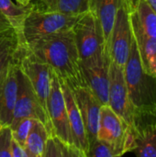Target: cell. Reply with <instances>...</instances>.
I'll use <instances>...</instances> for the list:
<instances>
[{"instance_id": "cell-1", "label": "cell", "mask_w": 156, "mask_h": 157, "mask_svg": "<svg viewBox=\"0 0 156 157\" xmlns=\"http://www.w3.org/2000/svg\"><path fill=\"white\" fill-rule=\"evenodd\" d=\"M26 44L70 87L86 85L73 29L53 33Z\"/></svg>"}, {"instance_id": "cell-2", "label": "cell", "mask_w": 156, "mask_h": 157, "mask_svg": "<svg viewBox=\"0 0 156 157\" xmlns=\"http://www.w3.org/2000/svg\"><path fill=\"white\" fill-rule=\"evenodd\" d=\"M123 72L135 111L156 113V76L147 74L143 68L133 36Z\"/></svg>"}, {"instance_id": "cell-3", "label": "cell", "mask_w": 156, "mask_h": 157, "mask_svg": "<svg viewBox=\"0 0 156 157\" xmlns=\"http://www.w3.org/2000/svg\"><path fill=\"white\" fill-rule=\"evenodd\" d=\"M81 16L40 9L34 4L32 10L24 21L23 39L26 43H29L53 33L70 30Z\"/></svg>"}, {"instance_id": "cell-4", "label": "cell", "mask_w": 156, "mask_h": 157, "mask_svg": "<svg viewBox=\"0 0 156 157\" xmlns=\"http://www.w3.org/2000/svg\"><path fill=\"white\" fill-rule=\"evenodd\" d=\"M97 138L109 144L120 156L132 152L135 146L134 132L108 104L100 108Z\"/></svg>"}, {"instance_id": "cell-5", "label": "cell", "mask_w": 156, "mask_h": 157, "mask_svg": "<svg viewBox=\"0 0 156 157\" xmlns=\"http://www.w3.org/2000/svg\"><path fill=\"white\" fill-rule=\"evenodd\" d=\"M15 62L28 78L39 101L47 111V99L50 91V66L35 56L29 50L26 42H19Z\"/></svg>"}, {"instance_id": "cell-6", "label": "cell", "mask_w": 156, "mask_h": 157, "mask_svg": "<svg viewBox=\"0 0 156 157\" xmlns=\"http://www.w3.org/2000/svg\"><path fill=\"white\" fill-rule=\"evenodd\" d=\"M72 29L81 61L106 52L101 25L92 11L83 14Z\"/></svg>"}, {"instance_id": "cell-7", "label": "cell", "mask_w": 156, "mask_h": 157, "mask_svg": "<svg viewBox=\"0 0 156 157\" xmlns=\"http://www.w3.org/2000/svg\"><path fill=\"white\" fill-rule=\"evenodd\" d=\"M47 111L52 126L53 136H56L66 144L74 146L60 80L57 74L51 67Z\"/></svg>"}, {"instance_id": "cell-8", "label": "cell", "mask_w": 156, "mask_h": 157, "mask_svg": "<svg viewBox=\"0 0 156 157\" xmlns=\"http://www.w3.org/2000/svg\"><path fill=\"white\" fill-rule=\"evenodd\" d=\"M24 118H32L40 121L51 135H53L52 126L47 111L41 106L30 83L17 66V98L10 126L15 125Z\"/></svg>"}, {"instance_id": "cell-9", "label": "cell", "mask_w": 156, "mask_h": 157, "mask_svg": "<svg viewBox=\"0 0 156 157\" xmlns=\"http://www.w3.org/2000/svg\"><path fill=\"white\" fill-rule=\"evenodd\" d=\"M108 105L134 132L135 109L131 101L123 68L110 60Z\"/></svg>"}, {"instance_id": "cell-10", "label": "cell", "mask_w": 156, "mask_h": 157, "mask_svg": "<svg viewBox=\"0 0 156 157\" xmlns=\"http://www.w3.org/2000/svg\"><path fill=\"white\" fill-rule=\"evenodd\" d=\"M110 57L106 52L80 62L86 84L102 105L108 102Z\"/></svg>"}, {"instance_id": "cell-11", "label": "cell", "mask_w": 156, "mask_h": 157, "mask_svg": "<svg viewBox=\"0 0 156 157\" xmlns=\"http://www.w3.org/2000/svg\"><path fill=\"white\" fill-rule=\"evenodd\" d=\"M131 40L130 13L122 4L116 15L108 46L110 60L121 68H124L129 57Z\"/></svg>"}, {"instance_id": "cell-12", "label": "cell", "mask_w": 156, "mask_h": 157, "mask_svg": "<svg viewBox=\"0 0 156 157\" xmlns=\"http://www.w3.org/2000/svg\"><path fill=\"white\" fill-rule=\"evenodd\" d=\"M70 88L82 116L87 140L90 144L97 139L102 104L86 85L72 86Z\"/></svg>"}, {"instance_id": "cell-13", "label": "cell", "mask_w": 156, "mask_h": 157, "mask_svg": "<svg viewBox=\"0 0 156 157\" xmlns=\"http://www.w3.org/2000/svg\"><path fill=\"white\" fill-rule=\"evenodd\" d=\"M134 133L132 152L141 157H156V113L135 111Z\"/></svg>"}, {"instance_id": "cell-14", "label": "cell", "mask_w": 156, "mask_h": 157, "mask_svg": "<svg viewBox=\"0 0 156 157\" xmlns=\"http://www.w3.org/2000/svg\"><path fill=\"white\" fill-rule=\"evenodd\" d=\"M17 98V64L14 61L0 81V125L10 126Z\"/></svg>"}, {"instance_id": "cell-15", "label": "cell", "mask_w": 156, "mask_h": 157, "mask_svg": "<svg viewBox=\"0 0 156 157\" xmlns=\"http://www.w3.org/2000/svg\"><path fill=\"white\" fill-rule=\"evenodd\" d=\"M59 80H60V85H61L64 101H65V106L67 109L74 144L78 150H80L85 155V156L86 157V154L89 148V143L87 140L82 116L80 114V111L78 109V107L76 105V102L74 100L71 88L63 80L60 78Z\"/></svg>"}, {"instance_id": "cell-16", "label": "cell", "mask_w": 156, "mask_h": 157, "mask_svg": "<svg viewBox=\"0 0 156 157\" xmlns=\"http://www.w3.org/2000/svg\"><path fill=\"white\" fill-rule=\"evenodd\" d=\"M121 5L122 0H90L89 10L92 11L99 20L104 36L105 49L108 53L112 28L117 12Z\"/></svg>"}, {"instance_id": "cell-17", "label": "cell", "mask_w": 156, "mask_h": 157, "mask_svg": "<svg viewBox=\"0 0 156 157\" xmlns=\"http://www.w3.org/2000/svg\"><path fill=\"white\" fill-rule=\"evenodd\" d=\"M130 21L143 68L147 74L156 75V38L145 35L131 17Z\"/></svg>"}, {"instance_id": "cell-18", "label": "cell", "mask_w": 156, "mask_h": 157, "mask_svg": "<svg viewBox=\"0 0 156 157\" xmlns=\"http://www.w3.org/2000/svg\"><path fill=\"white\" fill-rule=\"evenodd\" d=\"M34 4L30 3L27 6L16 5L12 0H0V12L8 20L12 28L16 30L19 42H25L23 39V25L26 17L32 10Z\"/></svg>"}, {"instance_id": "cell-19", "label": "cell", "mask_w": 156, "mask_h": 157, "mask_svg": "<svg viewBox=\"0 0 156 157\" xmlns=\"http://www.w3.org/2000/svg\"><path fill=\"white\" fill-rule=\"evenodd\" d=\"M18 44L19 39L14 29L0 33V81L8 65L15 61Z\"/></svg>"}, {"instance_id": "cell-20", "label": "cell", "mask_w": 156, "mask_h": 157, "mask_svg": "<svg viewBox=\"0 0 156 157\" xmlns=\"http://www.w3.org/2000/svg\"><path fill=\"white\" fill-rule=\"evenodd\" d=\"M130 17L145 35L156 38V11L146 0H140Z\"/></svg>"}, {"instance_id": "cell-21", "label": "cell", "mask_w": 156, "mask_h": 157, "mask_svg": "<svg viewBox=\"0 0 156 157\" xmlns=\"http://www.w3.org/2000/svg\"><path fill=\"white\" fill-rule=\"evenodd\" d=\"M50 135L46 126L40 121L35 120L24 146L28 157H42Z\"/></svg>"}, {"instance_id": "cell-22", "label": "cell", "mask_w": 156, "mask_h": 157, "mask_svg": "<svg viewBox=\"0 0 156 157\" xmlns=\"http://www.w3.org/2000/svg\"><path fill=\"white\" fill-rule=\"evenodd\" d=\"M90 8V0H57L53 10L68 15H83Z\"/></svg>"}, {"instance_id": "cell-23", "label": "cell", "mask_w": 156, "mask_h": 157, "mask_svg": "<svg viewBox=\"0 0 156 157\" xmlns=\"http://www.w3.org/2000/svg\"><path fill=\"white\" fill-rule=\"evenodd\" d=\"M35 120L36 119H32V118H24L21 119L19 121H17L15 125L10 126L12 129L13 138L23 147L25 146L26 140L33 127V123Z\"/></svg>"}, {"instance_id": "cell-24", "label": "cell", "mask_w": 156, "mask_h": 157, "mask_svg": "<svg viewBox=\"0 0 156 157\" xmlns=\"http://www.w3.org/2000/svg\"><path fill=\"white\" fill-rule=\"evenodd\" d=\"M120 156L118 152L108 143L96 139L89 144L86 157H116Z\"/></svg>"}, {"instance_id": "cell-25", "label": "cell", "mask_w": 156, "mask_h": 157, "mask_svg": "<svg viewBox=\"0 0 156 157\" xmlns=\"http://www.w3.org/2000/svg\"><path fill=\"white\" fill-rule=\"evenodd\" d=\"M12 138L11 127L0 125V157H11Z\"/></svg>"}, {"instance_id": "cell-26", "label": "cell", "mask_w": 156, "mask_h": 157, "mask_svg": "<svg viewBox=\"0 0 156 157\" xmlns=\"http://www.w3.org/2000/svg\"><path fill=\"white\" fill-rule=\"evenodd\" d=\"M11 157H28L25 148L14 138H12L11 142Z\"/></svg>"}, {"instance_id": "cell-27", "label": "cell", "mask_w": 156, "mask_h": 157, "mask_svg": "<svg viewBox=\"0 0 156 157\" xmlns=\"http://www.w3.org/2000/svg\"><path fill=\"white\" fill-rule=\"evenodd\" d=\"M57 0H40L39 3L35 4V6L40 9L46 10H53Z\"/></svg>"}, {"instance_id": "cell-28", "label": "cell", "mask_w": 156, "mask_h": 157, "mask_svg": "<svg viewBox=\"0 0 156 157\" xmlns=\"http://www.w3.org/2000/svg\"><path fill=\"white\" fill-rule=\"evenodd\" d=\"M10 29H13L8 20L4 17V15L0 12V33L4 32L6 30H8Z\"/></svg>"}, {"instance_id": "cell-29", "label": "cell", "mask_w": 156, "mask_h": 157, "mask_svg": "<svg viewBox=\"0 0 156 157\" xmlns=\"http://www.w3.org/2000/svg\"><path fill=\"white\" fill-rule=\"evenodd\" d=\"M140 0H122V4L126 7L129 13L132 12L136 8Z\"/></svg>"}, {"instance_id": "cell-30", "label": "cell", "mask_w": 156, "mask_h": 157, "mask_svg": "<svg viewBox=\"0 0 156 157\" xmlns=\"http://www.w3.org/2000/svg\"><path fill=\"white\" fill-rule=\"evenodd\" d=\"M19 5H23V6H27L29 4H30V0H16Z\"/></svg>"}, {"instance_id": "cell-31", "label": "cell", "mask_w": 156, "mask_h": 157, "mask_svg": "<svg viewBox=\"0 0 156 157\" xmlns=\"http://www.w3.org/2000/svg\"><path fill=\"white\" fill-rule=\"evenodd\" d=\"M148 4L156 11V0H146Z\"/></svg>"}, {"instance_id": "cell-32", "label": "cell", "mask_w": 156, "mask_h": 157, "mask_svg": "<svg viewBox=\"0 0 156 157\" xmlns=\"http://www.w3.org/2000/svg\"><path fill=\"white\" fill-rule=\"evenodd\" d=\"M155 76H156V75H155Z\"/></svg>"}]
</instances>
